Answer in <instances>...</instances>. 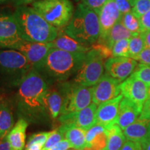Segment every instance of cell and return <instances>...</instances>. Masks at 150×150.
I'll return each instance as SVG.
<instances>
[{"label": "cell", "mask_w": 150, "mask_h": 150, "mask_svg": "<svg viewBox=\"0 0 150 150\" xmlns=\"http://www.w3.org/2000/svg\"><path fill=\"white\" fill-rule=\"evenodd\" d=\"M17 105L22 118L28 122L38 123L50 115L45 104L48 83L34 69L27 73L18 84Z\"/></svg>", "instance_id": "6da1fadb"}, {"label": "cell", "mask_w": 150, "mask_h": 150, "mask_svg": "<svg viewBox=\"0 0 150 150\" xmlns=\"http://www.w3.org/2000/svg\"><path fill=\"white\" fill-rule=\"evenodd\" d=\"M82 52H68L51 48L42 63L34 70L47 82H62L75 75L86 58Z\"/></svg>", "instance_id": "7a4b0ae2"}, {"label": "cell", "mask_w": 150, "mask_h": 150, "mask_svg": "<svg viewBox=\"0 0 150 150\" xmlns=\"http://www.w3.org/2000/svg\"><path fill=\"white\" fill-rule=\"evenodd\" d=\"M13 13L24 40L48 43L55 40L59 35V29L47 22L32 7H16Z\"/></svg>", "instance_id": "3957f363"}, {"label": "cell", "mask_w": 150, "mask_h": 150, "mask_svg": "<svg viewBox=\"0 0 150 150\" xmlns=\"http://www.w3.org/2000/svg\"><path fill=\"white\" fill-rule=\"evenodd\" d=\"M63 31L77 42L91 47L97 42L100 35L98 14L81 2Z\"/></svg>", "instance_id": "277c9868"}, {"label": "cell", "mask_w": 150, "mask_h": 150, "mask_svg": "<svg viewBox=\"0 0 150 150\" xmlns=\"http://www.w3.org/2000/svg\"><path fill=\"white\" fill-rule=\"evenodd\" d=\"M31 7L57 29L66 27L75 11L70 0H40L32 4Z\"/></svg>", "instance_id": "5b68a950"}, {"label": "cell", "mask_w": 150, "mask_h": 150, "mask_svg": "<svg viewBox=\"0 0 150 150\" xmlns=\"http://www.w3.org/2000/svg\"><path fill=\"white\" fill-rule=\"evenodd\" d=\"M33 69L32 65L21 52L16 50L0 49V74L18 85Z\"/></svg>", "instance_id": "8992f818"}, {"label": "cell", "mask_w": 150, "mask_h": 150, "mask_svg": "<svg viewBox=\"0 0 150 150\" xmlns=\"http://www.w3.org/2000/svg\"><path fill=\"white\" fill-rule=\"evenodd\" d=\"M105 59L100 52L92 47L86 54L83 64L75 74L73 82L86 87L96 85L104 74Z\"/></svg>", "instance_id": "52a82bcc"}, {"label": "cell", "mask_w": 150, "mask_h": 150, "mask_svg": "<svg viewBox=\"0 0 150 150\" xmlns=\"http://www.w3.org/2000/svg\"><path fill=\"white\" fill-rule=\"evenodd\" d=\"M61 88L63 94L61 115L79 111L92 104L93 87H86L72 81L63 83Z\"/></svg>", "instance_id": "ba28073f"}, {"label": "cell", "mask_w": 150, "mask_h": 150, "mask_svg": "<svg viewBox=\"0 0 150 150\" xmlns=\"http://www.w3.org/2000/svg\"><path fill=\"white\" fill-rule=\"evenodd\" d=\"M22 40L14 13L0 10V49L13 50Z\"/></svg>", "instance_id": "9c48e42d"}, {"label": "cell", "mask_w": 150, "mask_h": 150, "mask_svg": "<svg viewBox=\"0 0 150 150\" xmlns=\"http://www.w3.org/2000/svg\"><path fill=\"white\" fill-rule=\"evenodd\" d=\"M121 82L105 72L96 85L93 86V102L99 106L121 95Z\"/></svg>", "instance_id": "30bf717a"}, {"label": "cell", "mask_w": 150, "mask_h": 150, "mask_svg": "<svg viewBox=\"0 0 150 150\" xmlns=\"http://www.w3.org/2000/svg\"><path fill=\"white\" fill-rule=\"evenodd\" d=\"M97 105L93 102L79 111L61 115L59 121L62 125H74L87 131L97 125Z\"/></svg>", "instance_id": "8fae6325"}, {"label": "cell", "mask_w": 150, "mask_h": 150, "mask_svg": "<svg viewBox=\"0 0 150 150\" xmlns=\"http://www.w3.org/2000/svg\"><path fill=\"white\" fill-rule=\"evenodd\" d=\"M97 14L100 27V35L97 42H104L112 27L122 19V14L117 8L114 0H108Z\"/></svg>", "instance_id": "7c38bea8"}, {"label": "cell", "mask_w": 150, "mask_h": 150, "mask_svg": "<svg viewBox=\"0 0 150 150\" xmlns=\"http://www.w3.org/2000/svg\"><path fill=\"white\" fill-rule=\"evenodd\" d=\"M121 94L141 110L148 98L149 86L141 81L130 76L120 83Z\"/></svg>", "instance_id": "4fadbf2b"}, {"label": "cell", "mask_w": 150, "mask_h": 150, "mask_svg": "<svg viewBox=\"0 0 150 150\" xmlns=\"http://www.w3.org/2000/svg\"><path fill=\"white\" fill-rule=\"evenodd\" d=\"M137 61L130 57H110L105 61L106 72L122 82L131 76L136 68Z\"/></svg>", "instance_id": "5bb4252c"}, {"label": "cell", "mask_w": 150, "mask_h": 150, "mask_svg": "<svg viewBox=\"0 0 150 150\" xmlns=\"http://www.w3.org/2000/svg\"><path fill=\"white\" fill-rule=\"evenodd\" d=\"M51 48L50 42H34L22 40L13 50L21 52L34 69L42 63Z\"/></svg>", "instance_id": "9a60e30c"}, {"label": "cell", "mask_w": 150, "mask_h": 150, "mask_svg": "<svg viewBox=\"0 0 150 150\" xmlns=\"http://www.w3.org/2000/svg\"><path fill=\"white\" fill-rule=\"evenodd\" d=\"M123 95L121 94L115 98L99 105L96 112L97 125L107 128L116 124L120 104Z\"/></svg>", "instance_id": "2e32d148"}, {"label": "cell", "mask_w": 150, "mask_h": 150, "mask_svg": "<svg viewBox=\"0 0 150 150\" xmlns=\"http://www.w3.org/2000/svg\"><path fill=\"white\" fill-rule=\"evenodd\" d=\"M127 140L142 144L150 141V120L139 117L123 130Z\"/></svg>", "instance_id": "e0dca14e"}, {"label": "cell", "mask_w": 150, "mask_h": 150, "mask_svg": "<svg viewBox=\"0 0 150 150\" xmlns=\"http://www.w3.org/2000/svg\"><path fill=\"white\" fill-rule=\"evenodd\" d=\"M141 110L129 99L123 97L120 104L116 125L124 130L140 117Z\"/></svg>", "instance_id": "ac0fdd59"}, {"label": "cell", "mask_w": 150, "mask_h": 150, "mask_svg": "<svg viewBox=\"0 0 150 150\" xmlns=\"http://www.w3.org/2000/svg\"><path fill=\"white\" fill-rule=\"evenodd\" d=\"M52 48L59 49L68 52H82L87 53L91 50L92 46H87L77 42L69 36L63 30H60L59 35L55 40L50 42Z\"/></svg>", "instance_id": "d6986e66"}, {"label": "cell", "mask_w": 150, "mask_h": 150, "mask_svg": "<svg viewBox=\"0 0 150 150\" xmlns=\"http://www.w3.org/2000/svg\"><path fill=\"white\" fill-rule=\"evenodd\" d=\"M86 141L84 150H104L107 145L106 129L97 124L86 131Z\"/></svg>", "instance_id": "ffe728a7"}, {"label": "cell", "mask_w": 150, "mask_h": 150, "mask_svg": "<svg viewBox=\"0 0 150 150\" xmlns=\"http://www.w3.org/2000/svg\"><path fill=\"white\" fill-rule=\"evenodd\" d=\"M29 122L24 118L20 117L13 128L6 136L11 150H23L25 147L26 131Z\"/></svg>", "instance_id": "44dd1931"}, {"label": "cell", "mask_w": 150, "mask_h": 150, "mask_svg": "<svg viewBox=\"0 0 150 150\" xmlns=\"http://www.w3.org/2000/svg\"><path fill=\"white\" fill-rule=\"evenodd\" d=\"M45 104L49 114L52 119H56L61 112L63 104V94L62 90L49 88L45 94Z\"/></svg>", "instance_id": "7402d4cb"}, {"label": "cell", "mask_w": 150, "mask_h": 150, "mask_svg": "<svg viewBox=\"0 0 150 150\" xmlns=\"http://www.w3.org/2000/svg\"><path fill=\"white\" fill-rule=\"evenodd\" d=\"M65 139L70 142L72 149L74 150H84L86 147V131L74 125H66Z\"/></svg>", "instance_id": "603a6c76"}, {"label": "cell", "mask_w": 150, "mask_h": 150, "mask_svg": "<svg viewBox=\"0 0 150 150\" xmlns=\"http://www.w3.org/2000/svg\"><path fill=\"white\" fill-rule=\"evenodd\" d=\"M136 35H137V33L131 32L126 29V27L124 26L121 19L112 27L104 42L99 43H103V44L106 45L108 48L112 50V46L116 42L122 40V39H129Z\"/></svg>", "instance_id": "cb8c5ba5"}, {"label": "cell", "mask_w": 150, "mask_h": 150, "mask_svg": "<svg viewBox=\"0 0 150 150\" xmlns=\"http://www.w3.org/2000/svg\"><path fill=\"white\" fill-rule=\"evenodd\" d=\"M106 129L107 133V145L104 150L120 149L127 141L122 129L116 124Z\"/></svg>", "instance_id": "d4e9b609"}, {"label": "cell", "mask_w": 150, "mask_h": 150, "mask_svg": "<svg viewBox=\"0 0 150 150\" xmlns=\"http://www.w3.org/2000/svg\"><path fill=\"white\" fill-rule=\"evenodd\" d=\"M14 127L12 110L8 104H0V139L6 137Z\"/></svg>", "instance_id": "484cf974"}, {"label": "cell", "mask_w": 150, "mask_h": 150, "mask_svg": "<svg viewBox=\"0 0 150 150\" xmlns=\"http://www.w3.org/2000/svg\"><path fill=\"white\" fill-rule=\"evenodd\" d=\"M122 22L126 29L131 32L137 34L142 32L140 19L135 16L132 11L124 14L122 17Z\"/></svg>", "instance_id": "4316f807"}, {"label": "cell", "mask_w": 150, "mask_h": 150, "mask_svg": "<svg viewBox=\"0 0 150 150\" xmlns=\"http://www.w3.org/2000/svg\"><path fill=\"white\" fill-rule=\"evenodd\" d=\"M67 125H62L61 127L55 130L52 131V134L50 135L48 139L47 140L45 144L44 145V147L42 148V150H47L55 145L56 143L61 141L62 140L65 138V132H66Z\"/></svg>", "instance_id": "83f0119b"}, {"label": "cell", "mask_w": 150, "mask_h": 150, "mask_svg": "<svg viewBox=\"0 0 150 150\" xmlns=\"http://www.w3.org/2000/svg\"><path fill=\"white\" fill-rule=\"evenodd\" d=\"M145 47V41L138 33L129 38V57L135 59Z\"/></svg>", "instance_id": "f1b7e54d"}, {"label": "cell", "mask_w": 150, "mask_h": 150, "mask_svg": "<svg viewBox=\"0 0 150 150\" xmlns=\"http://www.w3.org/2000/svg\"><path fill=\"white\" fill-rule=\"evenodd\" d=\"M112 57H129V39L116 42L112 47Z\"/></svg>", "instance_id": "f546056e"}, {"label": "cell", "mask_w": 150, "mask_h": 150, "mask_svg": "<svg viewBox=\"0 0 150 150\" xmlns=\"http://www.w3.org/2000/svg\"><path fill=\"white\" fill-rule=\"evenodd\" d=\"M131 76L136 78L141 81L150 86V65H144L140 63L137 65L136 68L135 69L134 72L131 74Z\"/></svg>", "instance_id": "4dcf8cb0"}, {"label": "cell", "mask_w": 150, "mask_h": 150, "mask_svg": "<svg viewBox=\"0 0 150 150\" xmlns=\"http://www.w3.org/2000/svg\"><path fill=\"white\" fill-rule=\"evenodd\" d=\"M149 11H150V0H134L131 11L138 18L140 19Z\"/></svg>", "instance_id": "1f68e13d"}, {"label": "cell", "mask_w": 150, "mask_h": 150, "mask_svg": "<svg viewBox=\"0 0 150 150\" xmlns=\"http://www.w3.org/2000/svg\"><path fill=\"white\" fill-rule=\"evenodd\" d=\"M52 131H43V132L33 134L29 136L27 145H31V144L33 143H41L45 145L47 140L48 139V138L52 134Z\"/></svg>", "instance_id": "d6a6232c"}, {"label": "cell", "mask_w": 150, "mask_h": 150, "mask_svg": "<svg viewBox=\"0 0 150 150\" xmlns=\"http://www.w3.org/2000/svg\"><path fill=\"white\" fill-rule=\"evenodd\" d=\"M108 0H81V3L86 7L97 13Z\"/></svg>", "instance_id": "836d02e7"}, {"label": "cell", "mask_w": 150, "mask_h": 150, "mask_svg": "<svg viewBox=\"0 0 150 150\" xmlns=\"http://www.w3.org/2000/svg\"><path fill=\"white\" fill-rule=\"evenodd\" d=\"M134 59L139 61L141 64L150 65V47H145Z\"/></svg>", "instance_id": "e575fe53"}, {"label": "cell", "mask_w": 150, "mask_h": 150, "mask_svg": "<svg viewBox=\"0 0 150 150\" xmlns=\"http://www.w3.org/2000/svg\"><path fill=\"white\" fill-rule=\"evenodd\" d=\"M114 1H115L117 8L120 11L122 16L124 14L131 12L132 10L131 8L132 6L129 0H114Z\"/></svg>", "instance_id": "d590c367"}, {"label": "cell", "mask_w": 150, "mask_h": 150, "mask_svg": "<svg viewBox=\"0 0 150 150\" xmlns=\"http://www.w3.org/2000/svg\"><path fill=\"white\" fill-rule=\"evenodd\" d=\"M140 22L142 32L150 30V11L140 18Z\"/></svg>", "instance_id": "8d00e7d4"}, {"label": "cell", "mask_w": 150, "mask_h": 150, "mask_svg": "<svg viewBox=\"0 0 150 150\" xmlns=\"http://www.w3.org/2000/svg\"><path fill=\"white\" fill-rule=\"evenodd\" d=\"M120 150H142V147L139 142L127 140Z\"/></svg>", "instance_id": "74e56055"}, {"label": "cell", "mask_w": 150, "mask_h": 150, "mask_svg": "<svg viewBox=\"0 0 150 150\" xmlns=\"http://www.w3.org/2000/svg\"><path fill=\"white\" fill-rule=\"evenodd\" d=\"M71 148H72V146L70 142L66 139H63L47 150H69Z\"/></svg>", "instance_id": "f35d334b"}, {"label": "cell", "mask_w": 150, "mask_h": 150, "mask_svg": "<svg viewBox=\"0 0 150 150\" xmlns=\"http://www.w3.org/2000/svg\"><path fill=\"white\" fill-rule=\"evenodd\" d=\"M139 117L150 120V97H148L142 106L141 113Z\"/></svg>", "instance_id": "ab89813d"}, {"label": "cell", "mask_w": 150, "mask_h": 150, "mask_svg": "<svg viewBox=\"0 0 150 150\" xmlns=\"http://www.w3.org/2000/svg\"><path fill=\"white\" fill-rule=\"evenodd\" d=\"M38 1H40V0H11V1L16 7L32 4Z\"/></svg>", "instance_id": "60d3db41"}, {"label": "cell", "mask_w": 150, "mask_h": 150, "mask_svg": "<svg viewBox=\"0 0 150 150\" xmlns=\"http://www.w3.org/2000/svg\"><path fill=\"white\" fill-rule=\"evenodd\" d=\"M0 150H11L10 143L6 137L0 139Z\"/></svg>", "instance_id": "b9f144b4"}, {"label": "cell", "mask_w": 150, "mask_h": 150, "mask_svg": "<svg viewBox=\"0 0 150 150\" xmlns=\"http://www.w3.org/2000/svg\"><path fill=\"white\" fill-rule=\"evenodd\" d=\"M140 35H141L144 41H145V47H150V30L140 33Z\"/></svg>", "instance_id": "7bdbcfd3"}, {"label": "cell", "mask_w": 150, "mask_h": 150, "mask_svg": "<svg viewBox=\"0 0 150 150\" xmlns=\"http://www.w3.org/2000/svg\"><path fill=\"white\" fill-rule=\"evenodd\" d=\"M44 145L41 143H33L31 145H26L25 150H42Z\"/></svg>", "instance_id": "ee69618b"}, {"label": "cell", "mask_w": 150, "mask_h": 150, "mask_svg": "<svg viewBox=\"0 0 150 150\" xmlns=\"http://www.w3.org/2000/svg\"><path fill=\"white\" fill-rule=\"evenodd\" d=\"M142 150H150V141L142 144Z\"/></svg>", "instance_id": "f6af8a7d"}, {"label": "cell", "mask_w": 150, "mask_h": 150, "mask_svg": "<svg viewBox=\"0 0 150 150\" xmlns=\"http://www.w3.org/2000/svg\"><path fill=\"white\" fill-rule=\"evenodd\" d=\"M9 1H11V0H0V4H4V3H6V2H8Z\"/></svg>", "instance_id": "bcb514c9"}, {"label": "cell", "mask_w": 150, "mask_h": 150, "mask_svg": "<svg viewBox=\"0 0 150 150\" xmlns=\"http://www.w3.org/2000/svg\"><path fill=\"white\" fill-rule=\"evenodd\" d=\"M129 1H130V3L131 4V6H132L133 4V2H134V0H129Z\"/></svg>", "instance_id": "7dc6e473"}, {"label": "cell", "mask_w": 150, "mask_h": 150, "mask_svg": "<svg viewBox=\"0 0 150 150\" xmlns=\"http://www.w3.org/2000/svg\"><path fill=\"white\" fill-rule=\"evenodd\" d=\"M74 1H77V2H79V1H81V0H74Z\"/></svg>", "instance_id": "c3c4849f"}]
</instances>
